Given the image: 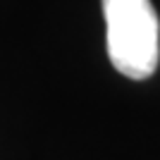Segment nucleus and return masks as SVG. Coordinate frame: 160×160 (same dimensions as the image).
<instances>
[{
	"label": "nucleus",
	"mask_w": 160,
	"mask_h": 160,
	"mask_svg": "<svg viewBox=\"0 0 160 160\" xmlns=\"http://www.w3.org/2000/svg\"><path fill=\"white\" fill-rule=\"evenodd\" d=\"M108 58L129 79H148L160 62V22L151 0H103Z\"/></svg>",
	"instance_id": "obj_1"
}]
</instances>
